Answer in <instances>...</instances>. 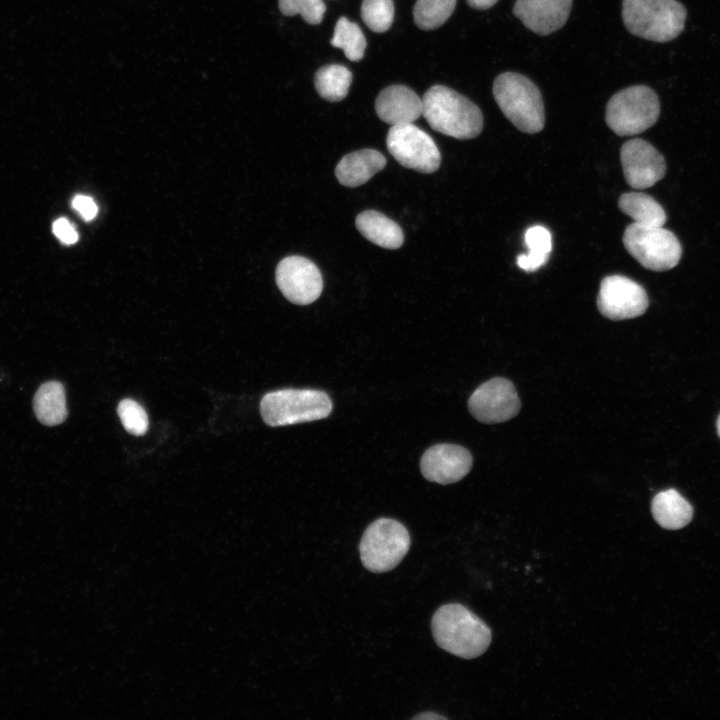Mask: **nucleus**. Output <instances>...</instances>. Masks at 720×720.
<instances>
[{
  "instance_id": "f257e3e1",
  "label": "nucleus",
  "mask_w": 720,
  "mask_h": 720,
  "mask_svg": "<svg viewBox=\"0 0 720 720\" xmlns=\"http://www.w3.org/2000/svg\"><path fill=\"white\" fill-rule=\"evenodd\" d=\"M431 629L440 648L464 659L482 655L492 638L486 623L459 603L439 607L432 616Z\"/></svg>"
},
{
  "instance_id": "f03ea898",
  "label": "nucleus",
  "mask_w": 720,
  "mask_h": 720,
  "mask_svg": "<svg viewBox=\"0 0 720 720\" xmlns=\"http://www.w3.org/2000/svg\"><path fill=\"white\" fill-rule=\"evenodd\" d=\"M422 105V115L430 127L441 134L467 140L477 137L482 131L481 110L449 87H430L422 98Z\"/></svg>"
},
{
  "instance_id": "7ed1b4c3",
  "label": "nucleus",
  "mask_w": 720,
  "mask_h": 720,
  "mask_svg": "<svg viewBox=\"0 0 720 720\" xmlns=\"http://www.w3.org/2000/svg\"><path fill=\"white\" fill-rule=\"evenodd\" d=\"M493 96L504 116L518 130L534 134L543 129L545 113L541 92L524 75L515 72L498 75L493 83Z\"/></svg>"
},
{
  "instance_id": "20e7f679",
  "label": "nucleus",
  "mask_w": 720,
  "mask_h": 720,
  "mask_svg": "<svg viewBox=\"0 0 720 720\" xmlns=\"http://www.w3.org/2000/svg\"><path fill=\"white\" fill-rule=\"evenodd\" d=\"M622 18L631 34L664 43L681 34L687 11L677 0H623Z\"/></svg>"
},
{
  "instance_id": "39448f33",
  "label": "nucleus",
  "mask_w": 720,
  "mask_h": 720,
  "mask_svg": "<svg viewBox=\"0 0 720 720\" xmlns=\"http://www.w3.org/2000/svg\"><path fill=\"white\" fill-rule=\"evenodd\" d=\"M331 411L329 396L314 389H280L268 392L260 402L261 416L272 427L324 419Z\"/></svg>"
},
{
  "instance_id": "423d86ee",
  "label": "nucleus",
  "mask_w": 720,
  "mask_h": 720,
  "mask_svg": "<svg viewBox=\"0 0 720 720\" xmlns=\"http://www.w3.org/2000/svg\"><path fill=\"white\" fill-rule=\"evenodd\" d=\"M660 114V102L653 89L635 85L614 94L606 106L608 127L619 136H633L652 127Z\"/></svg>"
},
{
  "instance_id": "0eeeda50",
  "label": "nucleus",
  "mask_w": 720,
  "mask_h": 720,
  "mask_svg": "<svg viewBox=\"0 0 720 720\" xmlns=\"http://www.w3.org/2000/svg\"><path fill=\"white\" fill-rule=\"evenodd\" d=\"M407 528L391 518H379L364 531L359 544L363 566L374 573L394 569L410 548Z\"/></svg>"
},
{
  "instance_id": "6e6552de",
  "label": "nucleus",
  "mask_w": 720,
  "mask_h": 720,
  "mask_svg": "<svg viewBox=\"0 0 720 720\" xmlns=\"http://www.w3.org/2000/svg\"><path fill=\"white\" fill-rule=\"evenodd\" d=\"M628 253L644 268L666 271L674 268L682 255L681 244L671 231L663 226L632 223L623 234Z\"/></svg>"
},
{
  "instance_id": "1a4fd4ad",
  "label": "nucleus",
  "mask_w": 720,
  "mask_h": 720,
  "mask_svg": "<svg viewBox=\"0 0 720 720\" xmlns=\"http://www.w3.org/2000/svg\"><path fill=\"white\" fill-rule=\"evenodd\" d=\"M386 145L389 153L405 168L430 174L440 166L441 155L434 140L413 123L391 126Z\"/></svg>"
},
{
  "instance_id": "9d476101",
  "label": "nucleus",
  "mask_w": 720,
  "mask_h": 720,
  "mask_svg": "<svg viewBox=\"0 0 720 720\" xmlns=\"http://www.w3.org/2000/svg\"><path fill=\"white\" fill-rule=\"evenodd\" d=\"M520 399L511 381L502 377L482 383L470 396L468 408L472 416L486 424L501 423L515 417Z\"/></svg>"
},
{
  "instance_id": "9b49d317",
  "label": "nucleus",
  "mask_w": 720,
  "mask_h": 720,
  "mask_svg": "<svg viewBox=\"0 0 720 720\" xmlns=\"http://www.w3.org/2000/svg\"><path fill=\"white\" fill-rule=\"evenodd\" d=\"M597 307L608 319H631L647 310L648 296L641 285L628 277L606 276L600 283Z\"/></svg>"
},
{
  "instance_id": "f8f14e48",
  "label": "nucleus",
  "mask_w": 720,
  "mask_h": 720,
  "mask_svg": "<svg viewBox=\"0 0 720 720\" xmlns=\"http://www.w3.org/2000/svg\"><path fill=\"white\" fill-rule=\"evenodd\" d=\"M275 279L284 297L297 305L317 300L323 289L318 267L302 256H288L277 265Z\"/></svg>"
},
{
  "instance_id": "ddd939ff",
  "label": "nucleus",
  "mask_w": 720,
  "mask_h": 720,
  "mask_svg": "<svg viewBox=\"0 0 720 720\" xmlns=\"http://www.w3.org/2000/svg\"><path fill=\"white\" fill-rule=\"evenodd\" d=\"M623 174L629 186L646 189L661 180L666 173L663 156L649 142L634 138L620 150Z\"/></svg>"
},
{
  "instance_id": "4468645a",
  "label": "nucleus",
  "mask_w": 720,
  "mask_h": 720,
  "mask_svg": "<svg viewBox=\"0 0 720 720\" xmlns=\"http://www.w3.org/2000/svg\"><path fill=\"white\" fill-rule=\"evenodd\" d=\"M472 455L455 444H437L428 448L420 461L422 475L442 485L458 482L472 467Z\"/></svg>"
},
{
  "instance_id": "2eb2a0df",
  "label": "nucleus",
  "mask_w": 720,
  "mask_h": 720,
  "mask_svg": "<svg viewBox=\"0 0 720 720\" xmlns=\"http://www.w3.org/2000/svg\"><path fill=\"white\" fill-rule=\"evenodd\" d=\"M573 0H516L514 15L532 32L546 36L568 20Z\"/></svg>"
},
{
  "instance_id": "dca6fc26",
  "label": "nucleus",
  "mask_w": 720,
  "mask_h": 720,
  "mask_svg": "<svg viewBox=\"0 0 720 720\" xmlns=\"http://www.w3.org/2000/svg\"><path fill=\"white\" fill-rule=\"evenodd\" d=\"M422 98L405 85L384 88L375 100L378 117L391 126L414 123L422 115Z\"/></svg>"
},
{
  "instance_id": "f3484780",
  "label": "nucleus",
  "mask_w": 720,
  "mask_h": 720,
  "mask_svg": "<svg viewBox=\"0 0 720 720\" xmlns=\"http://www.w3.org/2000/svg\"><path fill=\"white\" fill-rule=\"evenodd\" d=\"M386 165L384 155L374 149H362L346 154L337 164L335 175L346 187H358L370 180Z\"/></svg>"
},
{
  "instance_id": "a211bd4d",
  "label": "nucleus",
  "mask_w": 720,
  "mask_h": 720,
  "mask_svg": "<svg viewBox=\"0 0 720 720\" xmlns=\"http://www.w3.org/2000/svg\"><path fill=\"white\" fill-rule=\"evenodd\" d=\"M358 231L370 242L386 249H398L404 242L401 227L375 210L361 212L355 220Z\"/></svg>"
},
{
  "instance_id": "6ab92c4d",
  "label": "nucleus",
  "mask_w": 720,
  "mask_h": 720,
  "mask_svg": "<svg viewBox=\"0 0 720 720\" xmlns=\"http://www.w3.org/2000/svg\"><path fill=\"white\" fill-rule=\"evenodd\" d=\"M651 511L656 522L666 529L682 528L693 516L692 506L675 489L657 493L651 502Z\"/></svg>"
},
{
  "instance_id": "aec40b11",
  "label": "nucleus",
  "mask_w": 720,
  "mask_h": 720,
  "mask_svg": "<svg viewBox=\"0 0 720 720\" xmlns=\"http://www.w3.org/2000/svg\"><path fill=\"white\" fill-rule=\"evenodd\" d=\"M33 408L39 422L46 426L65 421L68 412L63 385L58 381L43 383L35 393Z\"/></svg>"
},
{
  "instance_id": "412c9836",
  "label": "nucleus",
  "mask_w": 720,
  "mask_h": 720,
  "mask_svg": "<svg viewBox=\"0 0 720 720\" xmlns=\"http://www.w3.org/2000/svg\"><path fill=\"white\" fill-rule=\"evenodd\" d=\"M620 210L635 223L663 226L667 220L663 207L650 195L642 192H628L618 200Z\"/></svg>"
},
{
  "instance_id": "4be33fe9",
  "label": "nucleus",
  "mask_w": 720,
  "mask_h": 720,
  "mask_svg": "<svg viewBox=\"0 0 720 720\" xmlns=\"http://www.w3.org/2000/svg\"><path fill=\"white\" fill-rule=\"evenodd\" d=\"M352 83L351 71L339 64L326 65L317 70L314 76L316 91L329 102L344 99Z\"/></svg>"
},
{
  "instance_id": "5701e85b",
  "label": "nucleus",
  "mask_w": 720,
  "mask_h": 720,
  "mask_svg": "<svg viewBox=\"0 0 720 720\" xmlns=\"http://www.w3.org/2000/svg\"><path fill=\"white\" fill-rule=\"evenodd\" d=\"M525 243L529 253L519 255L517 265L525 271L532 272L548 261L552 250V237L545 227L533 226L525 233Z\"/></svg>"
},
{
  "instance_id": "b1692460",
  "label": "nucleus",
  "mask_w": 720,
  "mask_h": 720,
  "mask_svg": "<svg viewBox=\"0 0 720 720\" xmlns=\"http://www.w3.org/2000/svg\"><path fill=\"white\" fill-rule=\"evenodd\" d=\"M330 43L343 50L345 56L351 61H360L367 46L366 38L360 27L346 17L338 19Z\"/></svg>"
},
{
  "instance_id": "393cba45",
  "label": "nucleus",
  "mask_w": 720,
  "mask_h": 720,
  "mask_svg": "<svg viewBox=\"0 0 720 720\" xmlns=\"http://www.w3.org/2000/svg\"><path fill=\"white\" fill-rule=\"evenodd\" d=\"M457 0H417L413 8L414 22L423 30L442 26L452 15Z\"/></svg>"
},
{
  "instance_id": "a878e982",
  "label": "nucleus",
  "mask_w": 720,
  "mask_h": 720,
  "mask_svg": "<svg viewBox=\"0 0 720 720\" xmlns=\"http://www.w3.org/2000/svg\"><path fill=\"white\" fill-rule=\"evenodd\" d=\"M361 17L373 32H386L394 19V3L392 0H363Z\"/></svg>"
},
{
  "instance_id": "bb28decb",
  "label": "nucleus",
  "mask_w": 720,
  "mask_h": 720,
  "mask_svg": "<svg viewBox=\"0 0 720 720\" xmlns=\"http://www.w3.org/2000/svg\"><path fill=\"white\" fill-rule=\"evenodd\" d=\"M278 6L283 15H300L304 21L312 25L319 24L326 11L323 0H279Z\"/></svg>"
},
{
  "instance_id": "cd10ccee",
  "label": "nucleus",
  "mask_w": 720,
  "mask_h": 720,
  "mask_svg": "<svg viewBox=\"0 0 720 720\" xmlns=\"http://www.w3.org/2000/svg\"><path fill=\"white\" fill-rule=\"evenodd\" d=\"M117 412L126 431L136 436L146 433L149 425L148 416L138 402L123 399L118 405Z\"/></svg>"
},
{
  "instance_id": "c85d7f7f",
  "label": "nucleus",
  "mask_w": 720,
  "mask_h": 720,
  "mask_svg": "<svg viewBox=\"0 0 720 720\" xmlns=\"http://www.w3.org/2000/svg\"><path fill=\"white\" fill-rule=\"evenodd\" d=\"M53 232L56 237L66 245L74 244L78 240L77 231L65 218H59L54 222Z\"/></svg>"
},
{
  "instance_id": "c756f323",
  "label": "nucleus",
  "mask_w": 720,
  "mask_h": 720,
  "mask_svg": "<svg viewBox=\"0 0 720 720\" xmlns=\"http://www.w3.org/2000/svg\"><path fill=\"white\" fill-rule=\"evenodd\" d=\"M72 206L85 221H91L98 212V207L94 200L85 195L75 196L72 200Z\"/></svg>"
},
{
  "instance_id": "7c9ffc66",
  "label": "nucleus",
  "mask_w": 720,
  "mask_h": 720,
  "mask_svg": "<svg viewBox=\"0 0 720 720\" xmlns=\"http://www.w3.org/2000/svg\"><path fill=\"white\" fill-rule=\"evenodd\" d=\"M471 8L485 10L492 7L498 0H466Z\"/></svg>"
},
{
  "instance_id": "2f4dec72",
  "label": "nucleus",
  "mask_w": 720,
  "mask_h": 720,
  "mask_svg": "<svg viewBox=\"0 0 720 720\" xmlns=\"http://www.w3.org/2000/svg\"><path fill=\"white\" fill-rule=\"evenodd\" d=\"M413 719H417V720L432 719V720H434V719H446V717H444L440 714H437L435 712H425V713H421V714L414 716Z\"/></svg>"
},
{
  "instance_id": "473e14b6",
  "label": "nucleus",
  "mask_w": 720,
  "mask_h": 720,
  "mask_svg": "<svg viewBox=\"0 0 720 720\" xmlns=\"http://www.w3.org/2000/svg\"><path fill=\"white\" fill-rule=\"evenodd\" d=\"M716 426H717L718 435H719V437H720V415H719V417H718V419H717Z\"/></svg>"
}]
</instances>
